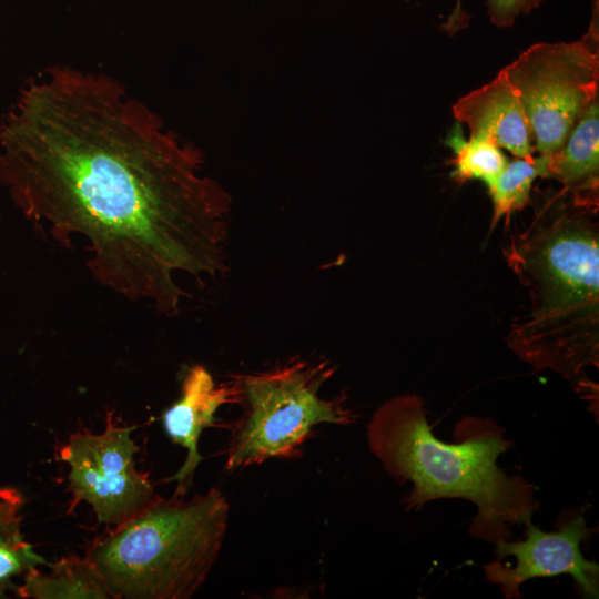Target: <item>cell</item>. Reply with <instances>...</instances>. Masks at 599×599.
Returning a JSON list of instances; mask_svg holds the SVG:
<instances>
[{
    "instance_id": "cell-7",
    "label": "cell",
    "mask_w": 599,
    "mask_h": 599,
    "mask_svg": "<svg viewBox=\"0 0 599 599\" xmlns=\"http://www.w3.org/2000/svg\"><path fill=\"white\" fill-rule=\"evenodd\" d=\"M102 433L72 434L60 449L70 466L68 475L71 514L81 501L88 502L99 524L121 525L136 516L159 496L148 477L135 468L139 450L131 437L135 426L114 423L112 412Z\"/></svg>"
},
{
    "instance_id": "cell-2",
    "label": "cell",
    "mask_w": 599,
    "mask_h": 599,
    "mask_svg": "<svg viewBox=\"0 0 599 599\" xmlns=\"http://www.w3.org/2000/svg\"><path fill=\"white\" fill-rule=\"evenodd\" d=\"M599 205L564 187L537 194L527 227L502 248L528 305L510 324L508 347L535 372L561 375L598 412Z\"/></svg>"
},
{
    "instance_id": "cell-13",
    "label": "cell",
    "mask_w": 599,
    "mask_h": 599,
    "mask_svg": "<svg viewBox=\"0 0 599 599\" xmlns=\"http://www.w3.org/2000/svg\"><path fill=\"white\" fill-rule=\"evenodd\" d=\"M24 497L13 487H0V596L13 589L12 579L38 566H50L22 535Z\"/></svg>"
},
{
    "instance_id": "cell-1",
    "label": "cell",
    "mask_w": 599,
    "mask_h": 599,
    "mask_svg": "<svg viewBox=\"0 0 599 599\" xmlns=\"http://www.w3.org/2000/svg\"><path fill=\"white\" fill-rule=\"evenodd\" d=\"M0 185L62 246L83 237L97 282L167 316L185 273L225 267L231 200L200 151L115 79L51 67L0 121Z\"/></svg>"
},
{
    "instance_id": "cell-14",
    "label": "cell",
    "mask_w": 599,
    "mask_h": 599,
    "mask_svg": "<svg viewBox=\"0 0 599 599\" xmlns=\"http://www.w3.org/2000/svg\"><path fill=\"white\" fill-rule=\"evenodd\" d=\"M537 177H547V156L517 158L508 162L487 186L494 207L491 230L502 217H509L530 202L532 183Z\"/></svg>"
},
{
    "instance_id": "cell-11",
    "label": "cell",
    "mask_w": 599,
    "mask_h": 599,
    "mask_svg": "<svg viewBox=\"0 0 599 599\" xmlns=\"http://www.w3.org/2000/svg\"><path fill=\"white\" fill-rule=\"evenodd\" d=\"M577 201L599 205V98L582 112L561 149L547 156V179Z\"/></svg>"
},
{
    "instance_id": "cell-10",
    "label": "cell",
    "mask_w": 599,
    "mask_h": 599,
    "mask_svg": "<svg viewBox=\"0 0 599 599\" xmlns=\"http://www.w3.org/2000/svg\"><path fill=\"white\" fill-rule=\"evenodd\" d=\"M453 113L469 128L470 136L489 140L520 159L535 156L520 97L504 70L489 83L460 98Z\"/></svg>"
},
{
    "instance_id": "cell-15",
    "label": "cell",
    "mask_w": 599,
    "mask_h": 599,
    "mask_svg": "<svg viewBox=\"0 0 599 599\" xmlns=\"http://www.w3.org/2000/svg\"><path fill=\"white\" fill-rule=\"evenodd\" d=\"M446 143L455 154V169L451 176L459 183L481 180L488 186L509 162L500 148L489 140L476 136L464 140L458 124L455 125Z\"/></svg>"
},
{
    "instance_id": "cell-12",
    "label": "cell",
    "mask_w": 599,
    "mask_h": 599,
    "mask_svg": "<svg viewBox=\"0 0 599 599\" xmlns=\"http://www.w3.org/2000/svg\"><path fill=\"white\" fill-rule=\"evenodd\" d=\"M49 567L48 573L38 568L26 573L17 593L31 599H112L87 557H62Z\"/></svg>"
},
{
    "instance_id": "cell-9",
    "label": "cell",
    "mask_w": 599,
    "mask_h": 599,
    "mask_svg": "<svg viewBox=\"0 0 599 599\" xmlns=\"http://www.w3.org/2000/svg\"><path fill=\"white\" fill-rule=\"evenodd\" d=\"M234 404L230 382L215 385L212 375L201 365L192 366L183 377L181 396L163 414V427L174 444L187 450L182 467L171 478L176 481L174 497H183L202 457L197 444L202 432L213 426L220 406Z\"/></svg>"
},
{
    "instance_id": "cell-3",
    "label": "cell",
    "mask_w": 599,
    "mask_h": 599,
    "mask_svg": "<svg viewBox=\"0 0 599 599\" xmlns=\"http://www.w3.org/2000/svg\"><path fill=\"white\" fill-rule=\"evenodd\" d=\"M505 432L491 417L466 416L456 424L453 441H441L423 399L402 394L375 410L367 441L390 476L413 484L403 500L407 510L438 499H467L477 507L469 535L495 544L509 540L510 527L531 522L539 508L532 484L498 466L512 446Z\"/></svg>"
},
{
    "instance_id": "cell-4",
    "label": "cell",
    "mask_w": 599,
    "mask_h": 599,
    "mask_svg": "<svg viewBox=\"0 0 599 599\" xmlns=\"http://www.w3.org/2000/svg\"><path fill=\"white\" fill-rule=\"evenodd\" d=\"M225 496L158 498L93 540L85 557L112 599H189L220 552L229 519Z\"/></svg>"
},
{
    "instance_id": "cell-6",
    "label": "cell",
    "mask_w": 599,
    "mask_h": 599,
    "mask_svg": "<svg viewBox=\"0 0 599 599\" xmlns=\"http://www.w3.org/2000/svg\"><path fill=\"white\" fill-rule=\"evenodd\" d=\"M502 70L520 97L535 152L557 153L599 98L598 2L580 40L534 44Z\"/></svg>"
},
{
    "instance_id": "cell-16",
    "label": "cell",
    "mask_w": 599,
    "mask_h": 599,
    "mask_svg": "<svg viewBox=\"0 0 599 599\" xmlns=\"http://www.w3.org/2000/svg\"><path fill=\"white\" fill-rule=\"evenodd\" d=\"M545 0H486L490 22L499 28L510 27L519 14L529 13ZM463 13L460 0L449 17L445 29L454 33L461 28Z\"/></svg>"
},
{
    "instance_id": "cell-8",
    "label": "cell",
    "mask_w": 599,
    "mask_h": 599,
    "mask_svg": "<svg viewBox=\"0 0 599 599\" xmlns=\"http://www.w3.org/2000/svg\"><path fill=\"white\" fill-rule=\"evenodd\" d=\"M585 510L561 516L552 531L528 522L524 540L495 542L496 559L484 566L486 578L500 586L505 598L519 599V588L529 579L569 575L583 597L598 598L599 567L581 551V542L595 532L587 525Z\"/></svg>"
},
{
    "instance_id": "cell-5",
    "label": "cell",
    "mask_w": 599,
    "mask_h": 599,
    "mask_svg": "<svg viewBox=\"0 0 599 599\" xmlns=\"http://www.w3.org/2000/svg\"><path fill=\"white\" fill-rule=\"evenodd\" d=\"M333 373L327 361L297 359L234 376L230 384L242 416L231 427L226 469L297 457L317 425L355 423L344 393L332 399L318 395Z\"/></svg>"
}]
</instances>
